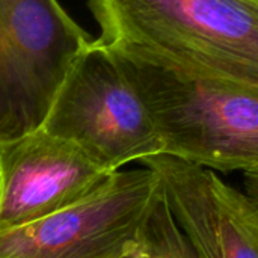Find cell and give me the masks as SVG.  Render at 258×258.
<instances>
[{"mask_svg":"<svg viewBox=\"0 0 258 258\" xmlns=\"http://www.w3.org/2000/svg\"><path fill=\"white\" fill-rule=\"evenodd\" d=\"M106 47L142 100L162 154L221 172L257 168V91L192 73L132 44Z\"/></svg>","mask_w":258,"mask_h":258,"instance_id":"obj_1","label":"cell"},{"mask_svg":"<svg viewBox=\"0 0 258 258\" xmlns=\"http://www.w3.org/2000/svg\"><path fill=\"white\" fill-rule=\"evenodd\" d=\"M100 42H125L178 67L258 92V3L89 0Z\"/></svg>","mask_w":258,"mask_h":258,"instance_id":"obj_2","label":"cell"},{"mask_svg":"<svg viewBox=\"0 0 258 258\" xmlns=\"http://www.w3.org/2000/svg\"><path fill=\"white\" fill-rule=\"evenodd\" d=\"M41 130L76 145L110 172L163 151L142 100L98 39L71 63Z\"/></svg>","mask_w":258,"mask_h":258,"instance_id":"obj_3","label":"cell"},{"mask_svg":"<svg viewBox=\"0 0 258 258\" xmlns=\"http://www.w3.org/2000/svg\"><path fill=\"white\" fill-rule=\"evenodd\" d=\"M91 41L57 0H0V144L41 128Z\"/></svg>","mask_w":258,"mask_h":258,"instance_id":"obj_4","label":"cell"},{"mask_svg":"<svg viewBox=\"0 0 258 258\" xmlns=\"http://www.w3.org/2000/svg\"><path fill=\"white\" fill-rule=\"evenodd\" d=\"M157 190L159 178L148 168L116 171L68 209L0 231V257L135 258Z\"/></svg>","mask_w":258,"mask_h":258,"instance_id":"obj_5","label":"cell"},{"mask_svg":"<svg viewBox=\"0 0 258 258\" xmlns=\"http://www.w3.org/2000/svg\"><path fill=\"white\" fill-rule=\"evenodd\" d=\"M113 174L76 145L41 128L0 144V231L68 209Z\"/></svg>","mask_w":258,"mask_h":258,"instance_id":"obj_6","label":"cell"},{"mask_svg":"<svg viewBox=\"0 0 258 258\" xmlns=\"http://www.w3.org/2000/svg\"><path fill=\"white\" fill-rule=\"evenodd\" d=\"M198 258H258V207L215 171L157 154L141 162Z\"/></svg>","mask_w":258,"mask_h":258,"instance_id":"obj_7","label":"cell"},{"mask_svg":"<svg viewBox=\"0 0 258 258\" xmlns=\"http://www.w3.org/2000/svg\"><path fill=\"white\" fill-rule=\"evenodd\" d=\"M135 258H198L175 224L163 200L160 184L145 219Z\"/></svg>","mask_w":258,"mask_h":258,"instance_id":"obj_8","label":"cell"},{"mask_svg":"<svg viewBox=\"0 0 258 258\" xmlns=\"http://www.w3.org/2000/svg\"><path fill=\"white\" fill-rule=\"evenodd\" d=\"M243 192L258 207V166L243 171Z\"/></svg>","mask_w":258,"mask_h":258,"instance_id":"obj_9","label":"cell"},{"mask_svg":"<svg viewBox=\"0 0 258 258\" xmlns=\"http://www.w3.org/2000/svg\"><path fill=\"white\" fill-rule=\"evenodd\" d=\"M0 258H15V257H0Z\"/></svg>","mask_w":258,"mask_h":258,"instance_id":"obj_10","label":"cell"},{"mask_svg":"<svg viewBox=\"0 0 258 258\" xmlns=\"http://www.w3.org/2000/svg\"><path fill=\"white\" fill-rule=\"evenodd\" d=\"M252 2H257V3H258V0H252Z\"/></svg>","mask_w":258,"mask_h":258,"instance_id":"obj_11","label":"cell"}]
</instances>
